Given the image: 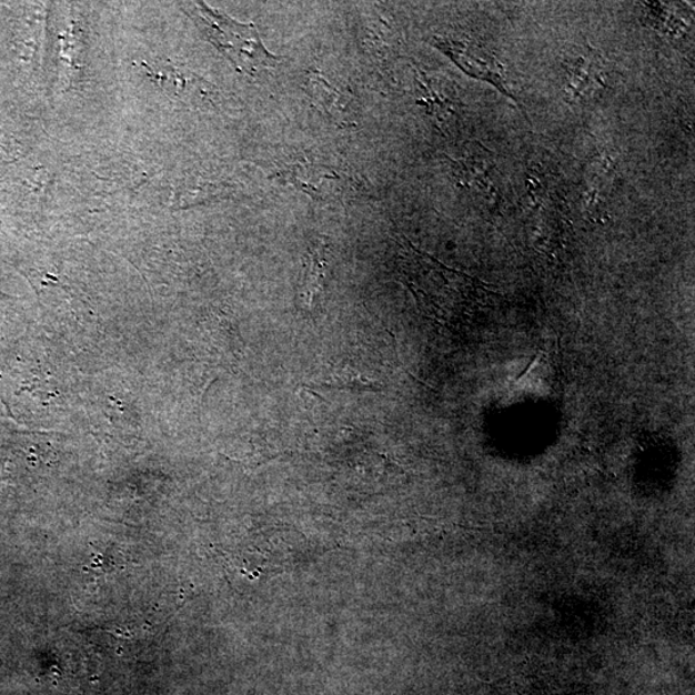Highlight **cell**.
I'll return each mask as SVG.
<instances>
[{
	"instance_id": "cell-1",
	"label": "cell",
	"mask_w": 695,
	"mask_h": 695,
	"mask_svg": "<svg viewBox=\"0 0 695 695\" xmlns=\"http://www.w3.org/2000/svg\"><path fill=\"white\" fill-rule=\"evenodd\" d=\"M189 13L210 42L239 70L253 75L265 68L276 67L282 60L266 51L254 26L234 21L229 16L210 10L204 3H191Z\"/></svg>"
},
{
	"instance_id": "cell-2",
	"label": "cell",
	"mask_w": 695,
	"mask_h": 695,
	"mask_svg": "<svg viewBox=\"0 0 695 695\" xmlns=\"http://www.w3.org/2000/svg\"><path fill=\"white\" fill-rule=\"evenodd\" d=\"M432 44L462 69L466 75L495 87L518 103L507 84L505 68L486 44L469 37L434 36Z\"/></svg>"
},
{
	"instance_id": "cell-3",
	"label": "cell",
	"mask_w": 695,
	"mask_h": 695,
	"mask_svg": "<svg viewBox=\"0 0 695 695\" xmlns=\"http://www.w3.org/2000/svg\"><path fill=\"white\" fill-rule=\"evenodd\" d=\"M564 92L572 103L592 99L600 89L607 88V72L600 54L593 48L581 47L571 51L562 63Z\"/></svg>"
},
{
	"instance_id": "cell-4",
	"label": "cell",
	"mask_w": 695,
	"mask_h": 695,
	"mask_svg": "<svg viewBox=\"0 0 695 695\" xmlns=\"http://www.w3.org/2000/svg\"><path fill=\"white\" fill-rule=\"evenodd\" d=\"M452 171L462 188L474 193L484 203H498L496 163L493 153L480 143H473L463 157L452 161Z\"/></svg>"
},
{
	"instance_id": "cell-5",
	"label": "cell",
	"mask_w": 695,
	"mask_h": 695,
	"mask_svg": "<svg viewBox=\"0 0 695 695\" xmlns=\"http://www.w3.org/2000/svg\"><path fill=\"white\" fill-rule=\"evenodd\" d=\"M416 93L420 107L424 108L426 114L432 117L440 128L449 127L456 118L460 102L454 89H451L442 79L417 71Z\"/></svg>"
},
{
	"instance_id": "cell-6",
	"label": "cell",
	"mask_w": 695,
	"mask_h": 695,
	"mask_svg": "<svg viewBox=\"0 0 695 695\" xmlns=\"http://www.w3.org/2000/svg\"><path fill=\"white\" fill-rule=\"evenodd\" d=\"M289 182L320 199H336L345 192L348 182L335 168L316 163H301L288 172Z\"/></svg>"
},
{
	"instance_id": "cell-7",
	"label": "cell",
	"mask_w": 695,
	"mask_h": 695,
	"mask_svg": "<svg viewBox=\"0 0 695 695\" xmlns=\"http://www.w3.org/2000/svg\"><path fill=\"white\" fill-rule=\"evenodd\" d=\"M643 10L649 27L661 34L681 39L691 32V16L681 4L673 3H643Z\"/></svg>"
},
{
	"instance_id": "cell-8",
	"label": "cell",
	"mask_w": 695,
	"mask_h": 695,
	"mask_svg": "<svg viewBox=\"0 0 695 695\" xmlns=\"http://www.w3.org/2000/svg\"><path fill=\"white\" fill-rule=\"evenodd\" d=\"M329 245L320 244L312 250L309 256V269L305 272L304 296L306 302L312 304L320 291L325 285L326 273L329 270Z\"/></svg>"
},
{
	"instance_id": "cell-9",
	"label": "cell",
	"mask_w": 695,
	"mask_h": 695,
	"mask_svg": "<svg viewBox=\"0 0 695 695\" xmlns=\"http://www.w3.org/2000/svg\"><path fill=\"white\" fill-rule=\"evenodd\" d=\"M334 382L328 384L333 387H350V390H365V391H379L380 384L376 382H371V380L365 376L360 375L357 371H354L351 367H343L336 371L335 376L333 377ZM326 385V386H328Z\"/></svg>"
}]
</instances>
